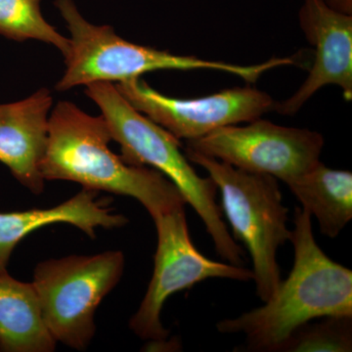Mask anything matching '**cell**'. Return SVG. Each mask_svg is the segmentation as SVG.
I'll return each instance as SVG.
<instances>
[{"label":"cell","mask_w":352,"mask_h":352,"mask_svg":"<svg viewBox=\"0 0 352 352\" xmlns=\"http://www.w3.org/2000/svg\"><path fill=\"white\" fill-rule=\"evenodd\" d=\"M311 215L295 210L289 242L291 273L263 307L217 324L221 333L245 336L240 351L275 352L296 328L325 316H352V271L332 261L315 241Z\"/></svg>","instance_id":"obj_1"},{"label":"cell","mask_w":352,"mask_h":352,"mask_svg":"<svg viewBox=\"0 0 352 352\" xmlns=\"http://www.w3.org/2000/svg\"><path fill=\"white\" fill-rule=\"evenodd\" d=\"M107 122L75 104L58 102L48 122L46 149L41 164L44 180H66L96 192L131 197L153 219L186 201L163 173L147 166L127 164L109 147L112 141Z\"/></svg>","instance_id":"obj_2"},{"label":"cell","mask_w":352,"mask_h":352,"mask_svg":"<svg viewBox=\"0 0 352 352\" xmlns=\"http://www.w3.org/2000/svg\"><path fill=\"white\" fill-rule=\"evenodd\" d=\"M85 87V94L100 109L113 140L120 146L122 159L132 166H152L168 177L201 217L220 258L244 265L245 252L229 232L217 205V186L212 178L196 173L179 139L132 107L113 83Z\"/></svg>","instance_id":"obj_3"},{"label":"cell","mask_w":352,"mask_h":352,"mask_svg":"<svg viewBox=\"0 0 352 352\" xmlns=\"http://www.w3.org/2000/svg\"><path fill=\"white\" fill-rule=\"evenodd\" d=\"M55 4L71 34L69 53L64 57L66 69L56 85L58 91L94 82H126L159 69H217L254 83L266 72L280 66L278 58L244 66L171 54L127 41L110 25L91 24L73 0H56Z\"/></svg>","instance_id":"obj_4"},{"label":"cell","mask_w":352,"mask_h":352,"mask_svg":"<svg viewBox=\"0 0 352 352\" xmlns=\"http://www.w3.org/2000/svg\"><path fill=\"white\" fill-rule=\"evenodd\" d=\"M185 155L207 171L221 193V210L233 238L244 243L251 256L256 296L267 302L282 281L278 250L291 238L289 210L283 205L278 179L240 170L192 150L185 149Z\"/></svg>","instance_id":"obj_5"},{"label":"cell","mask_w":352,"mask_h":352,"mask_svg":"<svg viewBox=\"0 0 352 352\" xmlns=\"http://www.w3.org/2000/svg\"><path fill=\"white\" fill-rule=\"evenodd\" d=\"M124 254L69 256L36 265L34 285L46 327L56 342L85 351L94 339L97 308L122 276Z\"/></svg>","instance_id":"obj_6"},{"label":"cell","mask_w":352,"mask_h":352,"mask_svg":"<svg viewBox=\"0 0 352 352\" xmlns=\"http://www.w3.org/2000/svg\"><path fill=\"white\" fill-rule=\"evenodd\" d=\"M153 220L157 235L154 271L129 327L142 340L164 342L170 333L162 323V310L173 294L212 278L247 282L252 280L254 274L244 266L217 263L201 254L190 237L185 206Z\"/></svg>","instance_id":"obj_7"},{"label":"cell","mask_w":352,"mask_h":352,"mask_svg":"<svg viewBox=\"0 0 352 352\" xmlns=\"http://www.w3.org/2000/svg\"><path fill=\"white\" fill-rule=\"evenodd\" d=\"M186 143V149L240 170L273 176L288 185L320 162L325 140L319 132L259 118L245 126L221 127Z\"/></svg>","instance_id":"obj_8"},{"label":"cell","mask_w":352,"mask_h":352,"mask_svg":"<svg viewBox=\"0 0 352 352\" xmlns=\"http://www.w3.org/2000/svg\"><path fill=\"white\" fill-rule=\"evenodd\" d=\"M115 85L132 107L179 140H195L221 127L259 119L275 105L270 94L250 87L177 99L160 94L141 78Z\"/></svg>","instance_id":"obj_9"},{"label":"cell","mask_w":352,"mask_h":352,"mask_svg":"<svg viewBox=\"0 0 352 352\" xmlns=\"http://www.w3.org/2000/svg\"><path fill=\"white\" fill-rule=\"evenodd\" d=\"M298 22L308 43L315 47L314 64L300 87L286 100L275 102L273 111L296 115L322 87L336 85L346 101L352 99V15L340 13L325 0H303Z\"/></svg>","instance_id":"obj_10"},{"label":"cell","mask_w":352,"mask_h":352,"mask_svg":"<svg viewBox=\"0 0 352 352\" xmlns=\"http://www.w3.org/2000/svg\"><path fill=\"white\" fill-rule=\"evenodd\" d=\"M53 99L47 88L29 98L0 104V163L32 193H43L41 164L46 149Z\"/></svg>","instance_id":"obj_11"},{"label":"cell","mask_w":352,"mask_h":352,"mask_svg":"<svg viewBox=\"0 0 352 352\" xmlns=\"http://www.w3.org/2000/svg\"><path fill=\"white\" fill-rule=\"evenodd\" d=\"M98 193L82 188L73 198L56 207L0 212V273L7 272L11 254L21 241L41 227L67 223L94 239L97 228L126 226L129 219L116 214L110 208V201L99 198Z\"/></svg>","instance_id":"obj_12"},{"label":"cell","mask_w":352,"mask_h":352,"mask_svg":"<svg viewBox=\"0 0 352 352\" xmlns=\"http://www.w3.org/2000/svg\"><path fill=\"white\" fill-rule=\"evenodd\" d=\"M56 342L46 327L34 285L0 273V351L51 352Z\"/></svg>","instance_id":"obj_13"},{"label":"cell","mask_w":352,"mask_h":352,"mask_svg":"<svg viewBox=\"0 0 352 352\" xmlns=\"http://www.w3.org/2000/svg\"><path fill=\"white\" fill-rule=\"evenodd\" d=\"M288 187L302 208L318 220L322 235L333 239L352 219V173L319 162Z\"/></svg>","instance_id":"obj_14"},{"label":"cell","mask_w":352,"mask_h":352,"mask_svg":"<svg viewBox=\"0 0 352 352\" xmlns=\"http://www.w3.org/2000/svg\"><path fill=\"white\" fill-rule=\"evenodd\" d=\"M0 36L20 43L43 41L56 47L64 57L69 50V38L44 19L41 0H0Z\"/></svg>","instance_id":"obj_15"},{"label":"cell","mask_w":352,"mask_h":352,"mask_svg":"<svg viewBox=\"0 0 352 352\" xmlns=\"http://www.w3.org/2000/svg\"><path fill=\"white\" fill-rule=\"evenodd\" d=\"M296 328L275 352H351L352 316L338 315Z\"/></svg>","instance_id":"obj_16"},{"label":"cell","mask_w":352,"mask_h":352,"mask_svg":"<svg viewBox=\"0 0 352 352\" xmlns=\"http://www.w3.org/2000/svg\"><path fill=\"white\" fill-rule=\"evenodd\" d=\"M329 6L340 13L352 15V0H325Z\"/></svg>","instance_id":"obj_17"}]
</instances>
